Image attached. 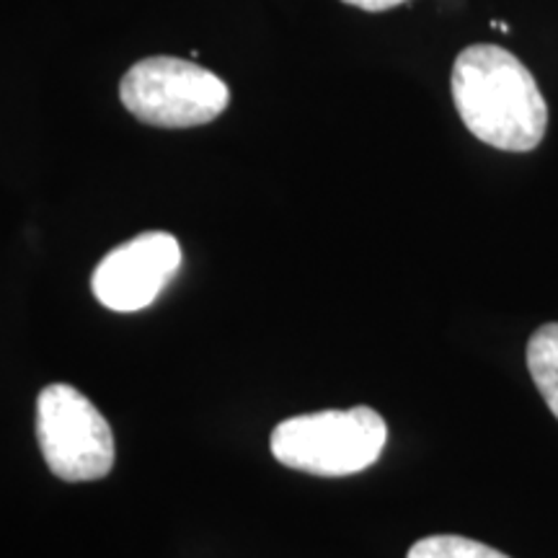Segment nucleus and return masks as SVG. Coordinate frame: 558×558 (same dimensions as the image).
Instances as JSON below:
<instances>
[{
	"label": "nucleus",
	"mask_w": 558,
	"mask_h": 558,
	"mask_svg": "<svg viewBox=\"0 0 558 558\" xmlns=\"http://www.w3.org/2000/svg\"><path fill=\"white\" fill-rule=\"evenodd\" d=\"M452 101L471 135L497 150L527 153L546 137L548 107L538 83L497 45H473L458 54Z\"/></svg>",
	"instance_id": "nucleus-1"
},
{
	"label": "nucleus",
	"mask_w": 558,
	"mask_h": 558,
	"mask_svg": "<svg viewBox=\"0 0 558 558\" xmlns=\"http://www.w3.org/2000/svg\"><path fill=\"white\" fill-rule=\"evenodd\" d=\"M386 442V418L369 407H354L284 418L271 432L269 448L292 471L339 478L375 465Z\"/></svg>",
	"instance_id": "nucleus-2"
},
{
	"label": "nucleus",
	"mask_w": 558,
	"mask_h": 558,
	"mask_svg": "<svg viewBox=\"0 0 558 558\" xmlns=\"http://www.w3.org/2000/svg\"><path fill=\"white\" fill-rule=\"evenodd\" d=\"M124 109L140 122L166 130L199 128L218 120L230 104L226 81L197 62L181 58H145L120 83Z\"/></svg>",
	"instance_id": "nucleus-3"
},
{
	"label": "nucleus",
	"mask_w": 558,
	"mask_h": 558,
	"mask_svg": "<svg viewBox=\"0 0 558 558\" xmlns=\"http://www.w3.org/2000/svg\"><path fill=\"white\" fill-rule=\"evenodd\" d=\"M37 439L47 469L62 481H99L114 465L109 422L68 383H52L39 393Z\"/></svg>",
	"instance_id": "nucleus-4"
},
{
	"label": "nucleus",
	"mask_w": 558,
	"mask_h": 558,
	"mask_svg": "<svg viewBox=\"0 0 558 558\" xmlns=\"http://www.w3.org/2000/svg\"><path fill=\"white\" fill-rule=\"evenodd\" d=\"M179 267V241L166 230H148L111 248L94 269L90 288L104 308L135 313L156 303Z\"/></svg>",
	"instance_id": "nucleus-5"
},
{
	"label": "nucleus",
	"mask_w": 558,
	"mask_h": 558,
	"mask_svg": "<svg viewBox=\"0 0 558 558\" xmlns=\"http://www.w3.org/2000/svg\"><path fill=\"white\" fill-rule=\"evenodd\" d=\"M527 369L535 388L558 418V324H546L527 341Z\"/></svg>",
	"instance_id": "nucleus-6"
},
{
	"label": "nucleus",
	"mask_w": 558,
	"mask_h": 558,
	"mask_svg": "<svg viewBox=\"0 0 558 558\" xmlns=\"http://www.w3.org/2000/svg\"><path fill=\"white\" fill-rule=\"evenodd\" d=\"M407 558H509L486 543L460 538V535H432L411 546Z\"/></svg>",
	"instance_id": "nucleus-7"
},
{
	"label": "nucleus",
	"mask_w": 558,
	"mask_h": 558,
	"mask_svg": "<svg viewBox=\"0 0 558 558\" xmlns=\"http://www.w3.org/2000/svg\"><path fill=\"white\" fill-rule=\"evenodd\" d=\"M341 3L354 5V9H362V11H369V13H380V11L396 9V5L407 3V0H341Z\"/></svg>",
	"instance_id": "nucleus-8"
}]
</instances>
